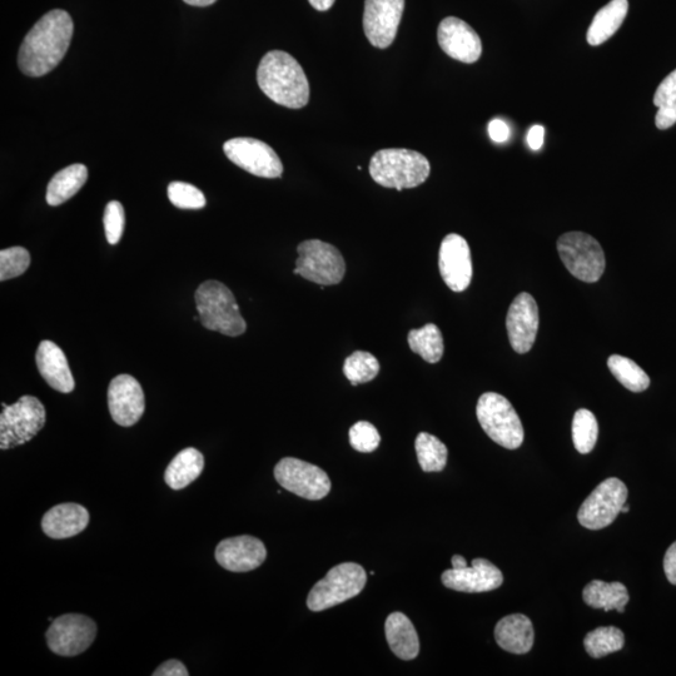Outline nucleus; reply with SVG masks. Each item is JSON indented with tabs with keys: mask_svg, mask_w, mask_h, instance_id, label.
<instances>
[{
	"mask_svg": "<svg viewBox=\"0 0 676 676\" xmlns=\"http://www.w3.org/2000/svg\"><path fill=\"white\" fill-rule=\"evenodd\" d=\"M350 444L359 452H374L380 446L381 436L370 422L359 421L350 429Z\"/></svg>",
	"mask_w": 676,
	"mask_h": 676,
	"instance_id": "4c0bfd02",
	"label": "nucleus"
},
{
	"mask_svg": "<svg viewBox=\"0 0 676 676\" xmlns=\"http://www.w3.org/2000/svg\"><path fill=\"white\" fill-rule=\"evenodd\" d=\"M379 372V361L370 352L356 351L345 360L344 374L352 386L374 380Z\"/></svg>",
	"mask_w": 676,
	"mask_h": 676,
	"instance_id": "72a5a7b5",
	"label": "nucleus"
},
{
	"mask_svg": "<svg viewBox=\"0 0 676 676\" xmlns=\"http://www.w3.org/2000/svg\"><path fill=\"white\" fill-rule=\"evenodd\" d=\"M275 477L283 489L303 499L321 500L330 494L331 481L326 472L295 457H285L278 462Z\"/></svg>",
	"mask_w": 676,
	"mask_h": 676,
	"instance_id": "9b49d317",
	"label": "nucleus"
},
{
	"mask_svg": "<svg viewBox=\"0 0 676 676\" xmlns=\"http://www.w3.org/2000/svg\"><path fill=\"white\" fill-rule=\"evenodd\" d=\"M664 571L666 578L671 584L676 585V541L666 551L664 558Z\"/></svg>",
	"mask_w": 676,
	"mask_h": 676,
	"instance_id": "79ce46f5",
	"label": "nucleus"
},
{
	"mask_svg": "<svg viewBox=\"0 0 676 676\" xmlns=\"http://www.w3.org/2000/svg\"><path fill=\"white\" fill-rule=\"evenodd\" d=\"M298 258L293 273L321 286L338 285L344 280L346 263L341 252L330 243L308 240L297 247Z\"/></svg>",
	"mask_w": 676,
	"mask_h": 676,
	"instance_id": "6e6552de",
	"label": "nucleus"
},
{
	"mask_svg": "<svg viewBox=\"0 0 676 676\" xmlns=\"http://www.w3.org/2000/svg\"><path fill=\"white\" fill-rule=\"evenodd\" d=\"M31 265V255L23 247H11L0 251V281L22 276Z\"/></svg>",
	"mask_w": 676,
	"mask_h": 676,
	"instance_id": "c9c22d12",
	"label": "nucleus"
},
{
	"mask_svg": "<svg viewBox=\"0 0 676 676\" xmlns=\"http://www.w3.org/2000/svg\"><path fill=\"white\" fill-rule=\"evenodd\" d=\"M188 670L182 661L172 659L164 661L162 665H159L156 671H154L153 676H188Z\"/></svg>",
	"mask_w": 676,
	"mask_h": 676,
	"instance_id": "ea45409f",
	"label": "nucleus"
},
{
	"mask_svg": "<svg viewBox=\"0 0 676 676\" xmlns=\"http://www.w3.org/2000/svg\"><path fill=\"white\" fill-rule=\"evenodd\" d=\"M404 9L405 0H366L364 29L372 46L386 49L394 43Z\"/></svg>",
	"mask_w": 676,
	"mask_h": 676,
	"instance_id": "4468645a",
	"label": "nucleus"
},
{
	"mask_svg": "<svg viewBox=\"0 0 676 676\" xmlns=\"http://www.w3.org/2000/svg\"><path fill=\"white\" fill-rule=\"evenodd\" d=\"M442 280L454 292H464L470 286L472 261L469 243L464 237L451 233L444 238L439 252Z\"/></svg>",
	"mask_w": 676,
	"mask_h": 676,
	"instance_id": "f3484780",
	"label": "nucleus"
},
{
	"mask_svg": "<svg viewBox=\"0 0 676 676\" xmlns=\"http://www.w3.org/2000/svg\"><path fill=\"white\" fill-rule=\"evenodd\" d=\"M558 252L568 271L580 281L594 283L604 275L605 253L594 237L569 232L558 240Z\"/></svg>",
	"mask_w": 676,
	"mask_h": 676,
	"instance_id": "1a4fd4ad",
	"label": "nucleus"
},
{
	"mask_svg": "<svg viewBox=\"0 0 676 676\" xmlns=\"http://www.w3.org/2000/svg\"><path fill=\"white\" fill-rule=\"evenodd\" d=\"M203 469H205V457L200 451L188 447L168 465L164 472V481L172 490H182L196 481Z\"/></svg>",
	"mask_w": 676,
	"mask_h": 676,
	"instance_id": "a878e982",
	"label": "nucleus"
},
{
	"mask_svg": "<svg viewBox=\"0 0 676 676\" xmlns=\"http://www.w3.org/2000/svg\"><path fill=\"white\" fill-rule=\"evenodd\" d=\"M415 447L422 471L440 472L445 469L449 451L436 436L421 432L416 437Z\"/></svg>",
	"mask_w": 676,
	"mask_h": 676,
	"instance_id": "c756f323",
	"label": "nucleus"
},
{
	"mask_svg": "<svg viewBox=\"0 0 676 676\" xmlns=\"http://www.w3.org/2000/svg\"><path fill=\"white\" fill-rule=\"evenodd\" d=\"M36 362L39 372L53 390L69 394L76 387L68 360L62 349L52 341H42L38 347Z\"/></svg>",
	"mask_w": 676,
	"mask_h": 676,
	"instance_id": "4be33fe9",
	"label": "nucleus"
},
{
	"mask_svg": "<svg viewBox=\"0 0 676 676\" xmlns=\"http://www.w3.org/2000/svg\"><path fill=\"white\" fill-rule=\"evenodd\" d=\"M437 41L442 51L456 61L472 64L481 57L482 43L479 34L459 18H445L440 23Z\"/></svg>",
	"mask_w": 676,
	"mask_h": 676,
	"instance_id": "6ab92c4d",
	"label": "nucleus"
},
{
	"mask_svg": "<svg viewBox=\"0 0 676 676\" xmlns=\"http://www.w3.org/2000/svg\"><path fill=\"white\" fill-rule=\"evenodd\" d=\"M539 323L538 303L530 293H520L511 303L506 317L507 335L518 354H526L533 349Z\"/></svg>",
	"mask_w": 676,
	"mask_h": 676,
	"instance_id": "2eb2a0df",
	"label": "nucleus"
},
{
	"mask_svg": "<svg viewBox=\"0 0 676 676\" xmlns=\"http://www.w3.org/2000/svg\"><path fill=\"white\" fill-rule=\"evenodd\" d=\"M629 510H630V507H629L628 505L625 504V505L623 506V509H621V513H628Z\"/></svg>",
	"mask_w": 676,
	"mask_h": 676,
	"instance_id": "de8ad7c7",
	"label": "nucleus"
},
{
	"mask_svg": "<svg viewBox=\"0 0 676 676\" xmlns=\"http://www.w3.org/2000/svg\"><path fill=\"white\" fill-rule=\"evenodd\" d=\"M628 11V0H611L604 8H601L591 22L588 36H586L590 46H600L609 41L619 31Z\"/></svg>",
	"mask_w": 676,
	"mask_h": 676,
	"instance_id": "393cba45",
	"label": "nucleus"
},
{
	"mask_svg": "<svg viewBox=\"0 0 676 676\" xmlns=\"http://www.w3.org/2000/svg\"><path fill=\"white\" fill-rule=\"evenodd\" d=\"M223 151L232 163L253 176L278 178L283 164L277 153L267 143L256 138H233L223 144Z\"/></svg>",
	"mask_w": 676,
	"mask_h": 676,
	"instance_id": "ddd939ff",
	"label": "nucleus"
},
{
	"mask_svg": "<svg viewBox=\"0 0 676 676\" xmlns=\"http://www.w3.org/2000/svg\"><path fill=\"white\" fill-rule=\"evenodd\" d=\"M196 305L202 326L222 335L236 337L247 330L240 307L230 288L218 281L203 282L196 291Z\"/></svg>",
	"mask_w": 676,
	"mask_h": 676,
	"instance_id": "20e7f679",
	"label": "nucleus"
},
{
	"mask_svg": "<svg viewBox=\"0 0 676 676\" xmlns=\"http://www.w3.org/2000/svg\"><path fill=\"white\" fill-rule=\"evenodd\" d=\"M489 134L495 143H505L510 138V128L505 121L500 118L492 119L489 123Z\"/></svg>",
	"mask_w": 676,
	"mask_h": 676,
	"instance_id": "a19ab883",
	"label": "nucleus"
},
{
	"mask_svg": "<svg viewBox=\"0 0 676 676\" xmlns=\"http://www.w3.org/2000/svg\"><path fill=\"white\" fill-rule=\"evenodd\" d=\"M599 425L593 412L585 409L576 411L573 421V441L580 454H589L598 441Z\"/></svg>",
	"mask_w": 676,
	"mask_h": 676,
	"instance_id": "f704fd0d",
	"label": "nucleus"
},
{
	"mask_svg": "<svg viewBox=\"0 0 676 676\" xmlns=\"http://www.w3.org/2000/svg\"><path fill=\"white\" fill-rule=\"evenodd\" d=\"M311 6L318 12H326L331 9L336 0H308Z\"/></svg>",
	"mask_w": 676,
	"mask_h": 676,
	"instance_id": "c03bdc74",
	"label": "nucleus"
},
{
	"mask_svg": "<svg viewBox=\"0 0 676 676\" xmlns=\"http://www.w3.org/2000/svg\"><path fill=\"white\" fill-rule=\"evenodd\" d=\"M367 574L361 565L344 563L328 571L325 578L313 586L307 598L311 611H323L355 598L364 590Z\"/></svg>",
	"mask_w": 676,
	"mask_h": 676,
	"instance_id": "0eeeda50",
	"label": "nucleus"
},
{
	"mask_svg": "<svg viewBox=\"0 0 676 676\" xmlns=\"http://www.w3.org/2000/svg\"><path fill=\"white\" fill-rule=\"evenodd\" d=\"M215 556L223 569L232 573H248L265 563L267 550L260 539L242 535L222 540Z\"/></svg>",
	"mask_w": 676,
	"mask_h": 676,
	"instance_id": "a211bd4d",
	"label": "nucleus"
},
{
	"mask_svg": "<svg viewBox=\"0 0 676 676\" xmlns=\"http://www.w3.org/2000/svg\"><path fill=\"white\" fill-rule=\"evenodd\" d=\"M0 449L9 450L27 444L46 425L47 412L34 396H23L16 404H2Z\"/></svg>",
	"mask_w": 676,
	"mask_h": 676,
	"instance_id": "423d86ee",
	"label": "nucleus"
},
{
	"mask_svg": "<svg viewBox=\"0 0 676 676\" xmlns=\"http://www.w3.org/2000/svg\"><path fill=\"white\" fill-rule=\"evenodd\" d=\"M104 231L109 245H117L121 241L124 223H126V216H124V208L118 201L109 202L104 211Z\"/></svg>",
	"mask_w": 676,
	"mask_h": 676,
	"instance_id": "58836bf2",
	"label": "nucleus"
},
{
	"mask_svg": "<svg viewBox=\"0 0 676 676\" xmlns=\"http://www.w3.org/2000/svg\"><path fill=\"white\" fill-rule=\"evenodd\" d=\"M88 524L89 513L86 507L67 502L47 511L43 516L42 529L48 538L63 540L81 534Z\"/></svg>",
	"mask_w": 676,
	"mask_h": 676,
	"instance_id": "412c9836",
	"label": "nucleus"
},
{
	"mask_svg": "<svg viewBox=\"0 0 676 676\" xmlns=\"http://www.w3.org/2000/svg\"><path fill=\"white\" fill-rule=\"evenodd\" d=\"M97 636V625L82 614H66L52 621L46 634L48 648L61 656L84 653Z\"/></svg>",
	"mask_w": 676,
	"mask_h": 676,
	"instance_id": "f8f14e48",
	"label": "nucleus"
},
{
	"mask_svg": "<svg viewBox=\"0 0 676 676\" xmlns=\"http://www.w3.org/2000/svg\"><path fill=\"white\" fill-rule=\"evenodd\" d=\"M369 169L377 185L397 191L421 186L431 172L429 159L402 148L381 149L372 156Z\"/></svg>",
	"mask_w": 676,
	"mask_h": 676,
	"instance_id": "7ed1b4c3",
	"label": "nucleus"
},
{
	"mask_svg": "<svg viewBox=\"0 0 676 676\" xmlns=\"http://www.w3.org/2000/svg\"><path fill=\"white\" fill-rule=\"evenodd\" d=\"M623 631L614 626H604L590 631L584 640L585 650L591 658L600 659L624 648Z\"/></svg>",
	"mask_w": 676,
	"mask_h": 676,
	"instance_id": "473e14b6",
	"label": "nucleus"
},
{
	"mask_svg": "<svg viewBox=\"0 0 676 676\" xmlns=\"http://www.w3.org/2000/svg\"><path fill=\"white\" fill-rule=\"evenodd\" d=\"M628 500V487L611 477L601 482L581 505L578 519L586 529L600 530L614 523Z\"/></svg>",
	"mask_w": 676,
	"mask_h": 676,
	"instance_id": "9d476101",
	"label": "nucleus"
},
{
	"mask_svg": "<svg viewBox=\"0 0 676 676\" xmlns=\"http://www.w3.org/2000/svg\"><path fill=\"white\" fill-rule=\"evenodd\" d=\"M74 26L67 12L56 9L34 24L19 49L18 64L29 77H42L62 62L71 46Z\"/></svg>",
	"mask_w": 676,
	"mask_h": 676,
	"instance_id": "f257e3e1",
	"label": "nucleus"
},
{
	"mask_svg": "<svg viewBox=\"0 0 676 676\" xmlns=\"http://www.w3.org/2000/svg\"><path fill=\"white\" fill-rule=\"evenodd\" d=\"M477 420L490 439L505 449H519L524 442V427L510 401L495 392H486L477 402Z\"/></svg>",
	"mask_w": 676,
	"mask_h": 676,
	"instance_id": "39448f33",
	"label": "nucleus"
},
{
	"mask_svg": "<svg viewBox=\"0 0 676 676\" xmlns=\"http://www.w3.org/2000/svg\"><path fill=\"white\" fill-rule=\"evenodd\" d=\"M168 198L181 210H201L206 206V197L197 187L185 182H172L168 186Z\"/></svg>",
	"mask_w": 676,
	"mask_h": 676,
	"instance_id": "e433bc0d",
	"label": "nucleus"
},
{
	"mask_svg": "<svg viewBox=\"0 0 676 676\" xmlns=\"http://www.w3.org/2000/svg\"><path fill=\"white\" fill-rule=\"evenodd\" d=\"M656 113V127L665 131L676 123V69L659 84L654 94Z\"/></svg>",
	"mask_w": 676,
	"mask_h": 676,
	"instance_id": "7c9ffc66",
	"label": "nucleus"
},
{
	"mask_svg": "<svg viewBox=\"0 0 676 676\" xmlns=\"http://www.w3.org/2000/svg\"><path fill=\"white\" fill-rule=\"evenodd\" d=\"M385 634L392 653L402 660H412L420 653L419 635L405 614L392 613L385 623Z\"/></svg>",
	"mask_w": 676,
	"mask_h": 676,
	"instance_id": "b1692460",
	"label": "nucleus"
},
{
	"mask_svg": "<svg viewBox=\"0 0 676 676\" xmlns=\"http://www.w3.org/2000/svg\"><path fill=\"white\" fill-rule=\"evenodd\" d=\"M183 2L190 4L193 7H208L216 3L217 0H183Z\"/></svg>",
	"mask_w": 676,
	"mask_h": 676,
	"instance_id": "49530a36",
	"label": "nucleus"
},
{
	"mask_svg": "<svg viewBox=\"0 0 676 676\" xmlns=\"http://www.w3.org/2000/svg\"><path fill=\"white\" fill-rule=\"evenodd\" d=\"M534 638L533 623L523 614L506 616L495 628L497 645L511 654L529 653L533 648Z\"/></svg>",
	"mask_w": 676,
	"mask_h": 676,
	"instance_id": "5701e85b",
	"label": "nucleus"
},
{
	"mask_svg": "<svg viewBox=\"0 0 676 676\" xmlns=\"http://www.w3.org/2000/svg\"><path fill=\"white\" fill-rule=\"evenodd\" d=\"M441 580L446 588L461 593H486L500 588L504 583V576L489 560L474 559L471 566L444 571Z\"/></svg>",
	"mask_w": 676,
	"mask_h": 676,
	"instance_id": "aec40b11",
	"label": "nucleus"
},
{
	"mask_svg": "<svg viewBox=\"0 0 676 676\" xmlns=\"http://www.w3.org/2000/svg\"><path fill=\"white\" fill-rule=\"evenodd\" d=\"M257 82L271 101L300 109L310 101V84L301 64L286 52H268L257 69Z\"/></svg>",
	"mask_w": 676,
	"mask_h": 676,
	"instance_id": "f03ea898",
	"label": "nucleus"
},
{
	"mask_svg": "<svg viewBox=\"0 0 676 676\" xmlns=\"http://www.w3.org/2000/svg\"><path fill=\"white\" fill-rule=\"evenodd\" d=\"M608 366L611 374L625 389L631 392H643L650 385L649 376L641 367L628 357L613 355L609 357Z\"/></svg>",
	"mask_w": 676,
	"mask_h": 676,
	"instance_id": "2f4dec72",
	"label": "nucleus"
},
{
	"mask_svg": "<svg viewBox=\"0 0 676 676\" xmlns=\"http://www.w3.org/2000/svg\"><path fill=\"white\" fill-rule=\"evenodd\" d=\"M451 564H452V568L461 569V568H465V566H467V561L464 558V556L454 555V556H452Z\"/></svg>",
	"mask_w": 676,
	"mask_h": 676,
	"instance_id": "a18cd8bd",
	"label": "nucleus"
},
{
	"mask_svg": "<svg viewBox=\"0 0 676 676\" xmlns=\"http://www.w3.org/2000/svg\"><path fill=\"white\" fill-rule=\"evenodd\" d=\"M87 180L88 169L84 164L76 163L62 169L49 182L47 190L48 205L52 207L61 206L62 203L71 200L86 185Z\"/></svg>",
	"mask_w": 676,
	"mask_h": 676,
	"instance_id": "bb28decb",
	"label": "nucleus"
},
{
	"mask_svg": "<svg viewBox=\"0 0 676 676\" xmlns=\"http://www.w3.org/2000/svg\"><path fill=\"white\" fill-rule=\"evenodd\" d=\"M545 139V128L540 126V124H535V126L530 128L528 133V144L533 151H539L543 147Z\"/></svg>",
	"mask_w": 676,
	"mask_h": 676,
	"instance_id": "37998d69",
	"label": "nucleus"
},
{
	"mask_svg": "<svg viewBox=\"0 0 676 676\" xmlns=\"http://www.w3.org/2000/svg\"><path fill=\"white\" fill-rule=\"evenodd\" d=\"M108 407L114 422L119 426L136 425L146 410L142 386L134 377H114L108 389Z\"/></svg>",
	"mask_w": 676,
	"mask_h": 676,
	"instance_id": "dca6fc26",
	"label": "nucleus"
},
{
	"mask_svg": "<svg viewBox=\"0 0 676 676\" xmlns=\"http://www.w3.org/2000/svg\"><path fill=\"white\" fill-rule=\"evenodd\" d=\"M583 599L590 608L605 611L615 609L624 613L625 606L629 603V593L624 584L594 580L585 586Z\"/></svg>",
	"mask_w": 676,
	"mask_h": 676,
	"instance_id": "cd10ccee",
	"label": "nucleus"
},
{
	"mask_svg": "<svg viewBox=\"0 0 676 676\" xmlns=\"http://www.w3.org/2000/svg\"><path fill=\"white\" fill-rule=\"evenodd\" d=\"M410 349L429 364H437L444 356V338L440 328L434 323L412 330L407 336Z\"/></svg>",
	"mask_w": 676,
	"mask_h": 676,
	"instance_id": "c85d7f7f",
	"label": "nucleus"
}]
</instances>
